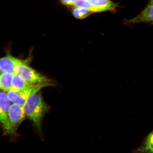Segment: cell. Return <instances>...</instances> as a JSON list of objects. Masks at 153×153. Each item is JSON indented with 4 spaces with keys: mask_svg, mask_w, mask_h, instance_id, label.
<instances>
[{
    "mask_svg": "<svg viewBox=\"0 0 153 153\" xmlns=\"http://www.w3.org/2000/svg\"><path fill=\"white\" fill-rule=\"evenodd\" d=\"M76 0H59L63 5L67 7L74 6Z\"/></svg>",
    "mask_w": 153,
    "mask_h": 153,
    "instance_id": "obj_14",
    "label": "cell"
},
{
    "mask_svg": "<svg viewBox=\"0 0 153 153\" xmlns=\"http://www.w3.org/2000/svg\"><path fill=\"white\" fill-rule=\"evenodd\" d=\"M72 13L74 17L78 19H84L92 14L93 12L83 7H75L72 9Z\"/></svg>",
    "mask_w": 153,
    "mask_h": 153,
    "instance_id": "obj_12",
    "label": "cell"
},
{
    "mask_svg": "<svg viewBox=\"0 0 153 153\" xmlns=\"http://www.w3.org/2000/svg\"><path fill=\"white\" fill-rule=\"evenodd\" d=\"M87 1H89V0H87Z\"/></svg>",
    "mask_w": 153,
    "mask_h": 153,
    "instance_id": "obj_16",
    "label": "cell"
},
{
    "mask_svg": "<svg viewBox=\"0 0 153 153\" xmlns=\"http://www.w3.org/2000/svg\"></svg>",
    "mask_w": 153,
    "mask_h": 153,
    "instance_id": "obj_17",
    "label": "cell"
},
{
    "mask_svg": "<svg viewBox=\"0 0 153 153\" xmlns=\"http://www.w3.org/2000/svg\"><path fill=\"white\" fill-rule=\"evenodd\" d=\"M134 153H153V130L145 137Z\"/></svg>",
    "mask_w": 153,
    "mask_h": 153,
    "instance_id": "obj_9",
    "label": "cell"
},
{
    "mask_svg": "<svg viewBox=\"0 0 153 153\" xmlns=\"http://www.w3.org/2000/svg\"><path fill=\"white\" fill-rule=\"evenodd\" d=\"M13 74L9 72H2L0 74V89L9 92L12 87Z\"/></svg>",
    "mask_w": 153,
    "mask_h": 153,
    "instance_id": "obj_11",
    "label": "cell"
},
{
    "mask_svg": "<svg viewBox=\"0 0 153 153\" xmlns=\"http://www.w3.org/2000/svg\"><path fill=\"white\" fill-rule=\"evenodd\" d=\"M30 59L21 60L13 56L9 53L0 59V70L2 72H9L14 74V70L17 66L28 64Z\"/></svg>",
    "mask_w": 153,
    "mask_h": 153,
    "instance_id": "obj_6",
    "label": "cell"
},
{
    "mask_svg": "<svg viewBox=\"0 0 153 153\" xmlns=\"http://www.w3.org/2000/svg\"><path fill=\"white\" fill-rule=\"evenodd\" d=\"M10 102L7 94L4 92L0 91V123L4 130L5 134L10 138L11 132L8 117Z\"/></svg>",
    "mask_w": 153,
    "mask_h": 153,
    "instance_id": "obj_5",
    "label": "cell"
},
{
    "mask_svg": "<svg viewBox=\"0 0 153 153\" xmlns=\"http://www.w3.org/2000/svg\"><path fill=\"white\" fill-rule=\"evenodd\" d=\"M54 85L53 83L40 84L33 85L27 88L18 91H9L7 94V98L13 104L24 106L30 96L38 92L42 88Z\"/></svg>",
    "mask_w": 153,
    "mask_h": 153,
    "instance_id": "obj_3",
    "label": "cell"
},
{
    "mask_svg": "<svg viewBox=\"0 0 153 153\" xmlns=\"http://www.w3.org/2000/svg\"><path fill=\"white\" fill-rule=\"evenodd\" d=\"M141 23H153V1H150L147 6L136 16L126 20L125 24H135Z\"/></svg>",
    "mask_w": 153,
    "mask_h": 153,
    "instance_id": "obj_7",
    "label": "cell"
},
{
    "mask_svg": "<svg viewBox=\"0 0 153 153\" xmlns=\"http://www.w3.org/2000/svg\"><path fill=\"white\" fill-rule=\"evenodd\" d=\"M24 106L13 104L10 108L8 117L10 126L11 141H14L17 137V130L25 119Z\"/></svg>",
    "mask_w": 153,
    "mask_h": 153,
    "instance_id": "obj_4",
    "label": "cell"
},
{
    "mask_svg": "<svg viewBox=\"0 0 153 153\" xmlns=\"http://www.w3.org/2000/svg\"><path fill=\"white\" fill-rule=\"evenodd\" d=\"M74 6L75 7H83L91 11V5L87 0H76Z\"/></svg>",
    "mask_w": 153,
    "mask_h": 153,
    "instance_id": "obj_13",
    "label": "cell"
},
{
    "mask_svg": "<svg viewBox=\"0 0 153 153\" xmlns=\"http://www.w3.org/2000/svg\"><path fill=\"white\" fill-rule=\"evenodd\" d=\"M32 85H33L27 83L18 74H14L13 75L12 87L10 91H18L24 90Z\"/></svg>",
    "mask_w": 153,
    "mask_h": 153,
    "instance_id": "obj_10",
    "label": "cell"
},
{
    "mask_svg": "<svg viewBox=\"0 0 153 153\" xmlns=\"http://www.w3.org/2000/svg\"><path fill=\"white\" fill-rule=\"evenodd\" d=\"M26 115L32 120L40 134L43 117L48 109L41 93L37 92L30 95L24 106Z\"/></svg>",
    "mask_w": 153,
    "mask_h": 153,
    "instance_id": "obj_1",
    "label": "cell"
},
{
    "mask_svg": "<svg viewBox=\"0 0 153 153\" xmlns=\"http://www.w3.org/2000/svg\"><path fill=\"white\" fill-rule=\"evenodd\" d=\"M150 1H153V0H150Z\"/></svg>",
    "mask_w": 153,
    "mask_h": 153,
    "instance_id": "obj_15",
    "label": "cell"
},
{
    "mask_svg": "<svg viewBox=\"0 0 153 153\" xmlns=\"http://www.w3.org/2000/svg\"><path fill=\"white\" fill-rule=\"evenodd\" d=\"M91 5V11L93 13L113 11L117 4L110 0H89L87 1Z\"/></svg>",
    "mask_w": 153,
    "mask_h": 153,
    "instance_id": "obj_8",
    "label": "cell"
},
{
    "mask_svg": "<svg viewBox=\"0 0 153 153\" xmlns=\"http://www.w3.org/2000/svg\"><path fill=\"white\" fill-rule=\"evenodd\" d=\"M14 74L21 76L30 85L53 83L47 76L28 66V64L22 65L16 67L15 69Z\"/></svg>",
    "mask_w": 153,
    "mask_h": 153,
    "instance_id": "obj_2",
    "label": "cell"
}]
</instances>
